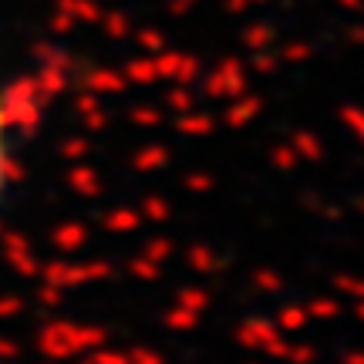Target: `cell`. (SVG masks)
<instances>
[{
    "mask_svg": "<svg viewBox=\"0 0 364 364\" xmlns=\"http://www.w3.org/2000/svg\"><path fill=\"white\" fill-rule=\"evenodd\" d=\"M7 179H11V112L0 95V199L7 193Z\"/></svg>",
    "mask_w": 364,
    "mask_h": 364,
    "instance_id": "6da1fadb",
    "label": "cell"
}]
</instances>
